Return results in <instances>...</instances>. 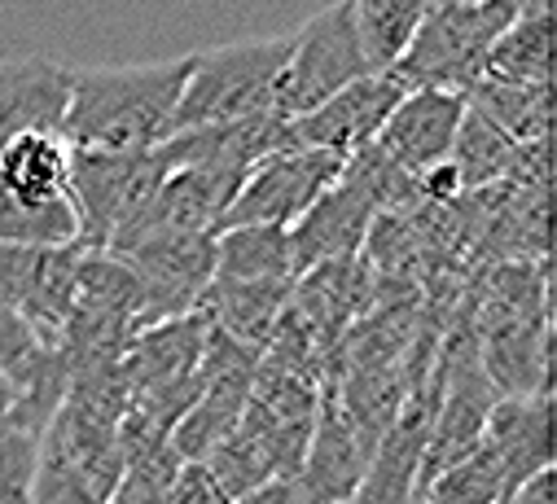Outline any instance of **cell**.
Wrapping results in <instances>:
<instances>
[{
	"label": "cell",
	"instance_id": "cell-1",
	"mask_svg": "<svg viewBox=\"0 0 557 504\" xmlns=\"http://www.w3.org/2000/svg\"><path fill=\"white\" fill-rule=\"evenodd\" d=\"M189 53L141 66L71 71L62 141L79 154H154L172 141Z\"/></svg>",
	"mask_w": 557,
	"mask_h": 504
},
{
	"label": "cell",
	"instance_id": "cell-2",
	"mask_svg": "<svg viewBox=\"0 0 557 504\" xmlns=\"http://www.w3.org/2000/svg\"><path fill=\"white\" fill-rule=\"evenodd\" d=\"M290 58V36L276 40H237L220 49L189 53V79L176 105V128L202 133V128H228V123L263 118L272 114V88Z\"/></svg>",
	"mask_w": 557,
	"mask_h": 504
},
{
	"label": "cell",
	"instance_id": "cell-3",
	"mask_svg": "<svg viewBox=\"0 0 557 504\" xmlns=\"http://www.w3.org/2000/svg\"><path fill=\"white\" fill-rule=\"evenodd\" d=\"M369 75H373V66L364 58L356 18L347 10V0H338V5L321 10L290 36V58L272 88V118L295 123V118L312 114L317 105H325L334 92H343Z\"/></svg>",
	"mask_w": 557,
	"mask_h": 504
},
{
	"label": "cell",
	"instance_id": "cell-4",
	"mask_svg": "<svg viewBox=\"0 0 557 504\" xmlns=\"http://www.w3.org/2000/svg\"><path fill=\"white\" fill-rule=\"evenodd\" d=\"M505 32L479 5H426L408 49L395 58L391 75L404 92H470L483 79L487 53Z\"/></svg>",
	"mask_w": 557,
	"mask_h": 504
},
{
	"label": "cell",
	"instance_id": "cell-5",
	"mask_svg": "<svg viewBox=\"0 0 557 504\" xmlns=\"http://www.w3.org/2000/svg\"><path fill=\"white\" fill-rule=\"evenodd\" d=\"M168 180V163L154 154H79L71 150V189L79 245L110 250V241L136 219L154 189Z\"/></svg>",
	"mask_w": 557,
	"mask_h": 504
},
{
	"label": "cell",
	"instance_id": "cell-6",
	"mask_svg": "<svg viewBox=\"0 0 557 504\" xmlns=\"http://www.w3.org/2000/svg\"><path fill=\"white\" fill-rule=\"evenodd\" d=\"M343 167H347V159L321 154V150H286V154L263 159L242 180V189L228 202L215 232H224V228H282V232H290L338 185Z\"/></svg>",
	"mask_w": 557,
	"mask_h": 504
},
{
	"label": "cell",
	"instance_id": "cell-7",
	"mask_svg": "<svg viewBox=\"0 0 557 504\" xmlns=\"http://www.w3.org/2000/svg\"><path fill=\"white\" fill-rule=\"evenodd\" d=\"M88 250L79 241L71 245H23L0 241V303H5L40 346H58L71 307H75V281Z\"/></svg>",
	"mask_w": 557,
	"mask_h": 504
},
{
	"label": "cell",
	"instance_id": "cell-8",
	"mask_svg": "<svg viewBox=\"0 0 557 504\" xmlns=\"http://www.w3.org/2000/svg\"><path fill=\"white\" fill-rule=\"evenodd\" d=\"M146 290L150 325L189 316L202 307V294L215 277V237L211 232H163L146 237L114 255Z\"/></svg>",
	"mask_w": 557,
	"mask_h": 504
},
{
	"label": "cell",
	"instance_id": "cell-9",
	"mask_svg": "<svg viewBox=\"0 0 557 504\" xmlns=\"http://www.w3.org/2000/svg\"><path fill=\"white\" fill-rule=\"evenodd\" d=\"M466 105L470 101L461 92H404L373 150L386 163H395L408 180H422L453 159Z\"/></svg>",
	"mask_w": 557,
	"mask_h": 504
},
{
	"label": "cell",
	"instance_id": "cell-10",
	"mask_svg": "<svg viewBox=\"0 0 557 504\" xmlns=\"http://www.w3.org/2000/svg\"><path fill=\"white\" fill-rule=\"evenodd\" d=\"M399 97H404V88L391 75L356 79L351 88H343L325 105H317L312 114L295 118L290 141H295V150H321V154L351 159L377 141V133L386 128Z\"/></svg>",
	"mask_w": 557,
	"mask_h": 504
},
{
	"label": "cell",
	"instance_id": "cell-11",
	"mask_svg": "<svg viewBox=\"0 0 557 504\" xmlns=\"http://www.w3.org/2000/svg\"><path fill=\"white\" fill-rule=\"evenodd\" d=\"M369 469V439L364 426L330 395L317 408V426L304 452L295 482L299 504H351Z\"/></svg>",
	"mask_w": 557,
	"mask_h": 504
},
{
	"label": "cell",
	"instance_id": "cell-12",
	"mask_svg": "<svg viewBox=\"0 0 557 504\" xmlns=\"http://www.w3.org/2000/svg\"><path fill=\"white\" fill-rule=\"evenodd\" d=\"M71 71L53 58H5L0 62V150L27 133H58L66 118Z\"/></svg>",
	"mask_w": 557,
	"mask_h": 504
},
{
	"label": "cell",
	"instance_id": "cell-13",
	"mask_svg": "<svg viewBox=\"0 0 557 504\" xmlns=\"http://www.w3.org/2000/svg\"><path fill=\"white\" fill-rule=\"evenodd\" d=\"M483 443L496 452L500 474H505V500L535 478L540 469H553V408L548 395H518V400H496Z\"/></svg>",
	"mask_w": 557,
	"mask_h": 504
},
{
	"label": "cell",
	"instance_id": "cell-14",
	"mask_svg": "<svg viewBox=\"0 0 557 504\" xmlns=\"http://www.w3.org/2000/svg\"><path fill=\"white\" fill-rule=\"evenodd\" d=\"M0 189L27 206H58L71 189V146L58 133H27L0 150Z\"/></svg>",
	"mask_w": 557,
	"mask_h": 504
},
{
	"label": "cell",
	"instance_id": "cell-15",
	"mask_svg": "<svg viewBox=\"0 0 557 504\" xmlns=\"http://www.w3.org/2000/svg\"><path fill=\"white\" fill-rule=\"evenodd\" d=\"M211 281H299L290 232L282 228H224L215 232Z\"/></svg>",
	"mask_w": 557,
	"mask_h": 504
},
{
	"label": "cell",
	"instance_id": "cell-16",
	"mask_svg": "<svg viewBox=\"0 0 557 504\" xmlns=\"http://www.w3.org/2000/svg\"><path fill=\"white\" fill-rule=\"evenodd\" d=\"M522 159H527V146H513L492 118H483L474 105H466V118L457 128V146H453V159H448L461 189H487L500 176L518 172Z\"/></svg>",
	"mask_w": 557,
	"mask_h": 504
},
{
	"label": "cell",
	"instance_id": "cell-17",
	"mask_svg": "<svg viewBox=\"0 0 557 504\" xmlns=\"http://www.w3.org/2000/svg\"><path fill=\"white\" fill-rule=\"evenodd\" d=\"M426 5H431V0H347L373 75L395 66V58L408 49L417 23H422Z\"/></svg>",
	"mask_w": 557,
	"mask_h": 504
},
{
	"label": "cell",
	"instance_id": "cell-18",
	"mask_svg": "<svg viewBox=\"0 0 557 504\" xmlns=\"http://www.w3.org/2000/svg\"><path fill=\"white\" fill-rule=\"evenodd\" d=\"M548 53H553V18H527L509 27L483 66L487 84H509V88H548Z\"/></svg>",
	"mask_w": 557,
	"mask_h": 504
},
{
	"label": "cell",
	"instance_id": "cell-19",
	"mask_svg": "<svg viewBox=\"0 0 557 504\" xmlns=\"http://www.w3.org/2000/svg\"><path fill=\"white\" fill-rule=\"evenodd\" d=\"M466 101L483 118H492L513 146H544V137H548V88H509V84L479 79L466 92Z\"/></svg>",
	"mask_w": 557,
	"mask_h": 504
},
{
	"label": "cell",
	"instance_id": "cell-20",
	"mask_svg": "<svg viewBox=\"0 0 557 504\" xmlns=\"http://www.w3.org/2000/svg\"><path fill=\"white\" fill-rule=\"evenodd\" d=\"M412 504H505V474H500L496 452L479 443L466 461L431 478L412 495Z\"/></svg>",
	"mask_w": 557,
	"mask_h": 504
},
{
	"label": "cell",
	"instance_id": "cell-21",
	"mask_svg": "<svg viewBox=\"0 0 557 504\" xmlns=\"http://www.w3.org/2000/svg\"><path fill=\"white\" fill-rule=\"evenodd\" d=\"M40 474V430H32L14 408L0 413V504H36Z\"/></svg>",
	"mask_w": 557,
	"mask_h": 504
},
{
	"label": "cell",
	"instance_id": "cell-22",
	"mask_svg": "<svg viewBox=\"0 0 557 504\" xmlns=\"http://www.w3.org/2000/svg\"><path fill=\"white\" fill-rule=\"evenodd\" d=\"M0 241H23V245H71L79 241L71 202L58 206H27L14 193L0 189Z\"/></svg>",
	"mask_w": 557,
	"mask_h": 504
},
{
	"label": "cell",
	"instance_id": "cell-23",
	"mask_svg": "<svg viewBox=\"0 0 557 504\" xmlns=\"http://www.w3.org/2000/svg\"><path fill=\"white\" fill-rule=\"evenodd\" d=\"M202 465L211 469V478L220 482V491H224L228 500H242V495H250L255 487H263V482L276 478L272 465L263 461V452H259L242 430H233L228 439H220V443L202 456Z\"/></svg>",
	"mask_w": 557,
	"mask_h": 504
},
{
	"label": "cell",
	"instance_id": "cell-24",
	"mask_svg": "<svg viewBox=\"0 0 557 504\" xmlns=\"http://www.w3.org/2000/svg\"><path fill=\"white\" fill-rule=\"evenodd\" d=\"M45 351H49V346H40L36 333H32L5 303H0V377H10L14 391L36 373V364H40Z\"/></svg>",
	"mask_w": 557,
	"mask_h": 504
},
{
	"label": "cell",
	"instance_id": "cell-25",
	"mask_svg": "<svg viewBox=\"0 0 557 504\" xmlns=\"http://www.w3.org/2000/svg\"><path fill=\"white\" fill-rule=\"evenodd\" d=\"M168 504H233V500L220 491V482L211 478V469L202 461H181L172 491H168Z\"/></svg>",
	"mask_w": 557,
	"mask_h": 504
},
{
	"label": "cell",
	"instance_id": "cell-26",
	"mask_svg": "<svg viewBox=\"0 0 557 504\" xmlns=\"http://www.w3.org/2000/svg\"><path fill=\"white\" fill-rule=\"evenodd\" d=\"M474 5H479L500 32H509V27L527 23V18H544V14H548V0H474Z\"/></svg>",
	"mask_w": 557,
	"mask_h": 504
},
{
	"label": "cell",
	"instance_id": "cell-27",
	"mask_svg": "<svg viewBox=\"0 0 557 504\" xmlns=\"http://www.w3.org/2000/svg\"><path fill=\"white\" fill-rule=\"evenodd\" d=\"M233 504H299V495H295V482L272 478V482L255 487L250 495H242V500H233Z\"/></svg>",
	"mask_w": 557,
	"mask_h": 504
},
{
	"label": "cell",
	"instance_id": "cell-28",
	"mask_svg": "<svg viewBox=\"0 0 557 504\" xmlns=\"http://www.w3.org/2000/svg\"><path fill=\"white\" fill-rule=\"evenodd\" d=\"M505 504H553V469H540L535 478H527Z\"/></svg>",
	"mask_w": 557,
	"mask_h": 504
},
{
	"label": "cell",
	"instance_id": "cell-29",
	"mask_svg": "<svg viewBox=\"0 0 557 504\" xmlns=\"http://www.w3.org/2000/svg\"><path fill=\"white\" fill-rule=\"evenodd\" d=\"M18 404V391H14V382H10V377H0V413H5V408H14Z\"/></svg>",
	"mask_w": 557,
	"mask_h": 504
}]
</instances>
